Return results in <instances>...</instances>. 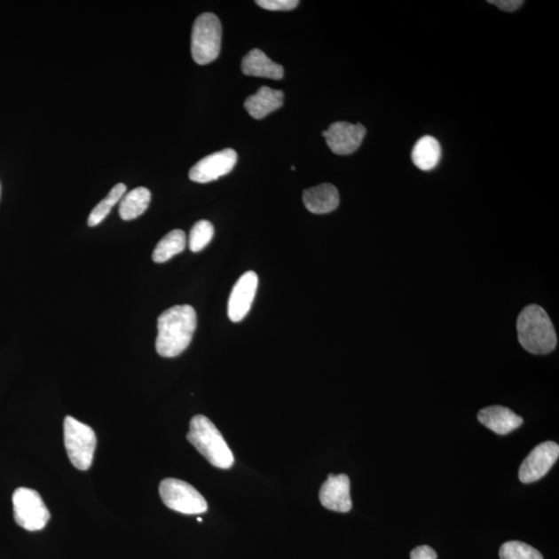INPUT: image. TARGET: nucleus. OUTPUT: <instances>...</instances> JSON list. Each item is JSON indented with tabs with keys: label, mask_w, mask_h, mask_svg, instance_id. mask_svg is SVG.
Instances as JSON below:
<instances>
[{
	"label": "nucleus",
	"mask_w": 559,
	"mask_h": 559,
	"mask_svg": "<svg viewBox=\"0 0 559 559\" xmlns=\"http://www.w3.org/2000/svg\"><path fill=\"white\" fill-rule=\"evenodd\" d=\"M197 314L189 304L164 311L158 319L155 348L161 357L176 358L189 347L196 331Z\"/></svg>",
	"instance_id": "1"
},
{
	"label": "nucleus",
	"mask_w": 559,
	"mask_h": 559,
	"mask_svg": "<svg viewBox=\"0 0 559 559\" xmlns=\"http://www.w3.org/2000/svg\"><path fill=\"white\" fill-rule=\"evenodd\" d=\"M518 339L522 347L532 354H547L555 350V327L546 311L531 304L522 310L517 320Z\"/></svg>",
	"instance_id": "2"
},
{
	"label": "nucleus",
	"mask_w": 559,
	"mask_h": 559,
	"mask_svg": "<svg viewBox=\"0 0 559 559\" xmlns=\"http://www.w3.org/2000/svg\"><path fill=\"white\" fill-rule=\"evenodd\" d=\"M186 438L215 468L221 469L232 468L233 453L221 432L207 416L199 414L191 420L190 431Z\"/></svg>",
	"instance_id": "3"
},
{
	"label": "nucleus",
	"mask_w": 559,
	"mask_h": 559,
	"mask_svg": "<svg viewBox=\"0 0 559 559\" xmlns=\"http://www.w3.org/2000/svg\"><path fill=\"white\" fill-rule=\"evenodd\" d=\"M222 25L213 12H203L193 25L191 51L198 65H208L217 59L221 51Z\"/></svg>",
	"instance_id": "4"
},
{
	"label": "nucleus",
	"mask_w": 559,
	"mask_h": 559,
	"mask_svg": "<svg viewBox=\"0 0 559 559\" xmlns=\"http://www.w3.org/2000/svg\"><path fill=\"white\" fill-rule=\"evenodd\" d=\"M64 435L71 463L79 470L90 469L97 446L95 432L90 426L68 415L64 421Z\"/></svg>",
	"instance_id": "5"
},
{
	"label": "nucleus",
	"mask_w": 559,
	"mask_h": 559,
	"mask_svg": "<svg viewBox=\"0 0 559 559\" xmlns=\"http://www.w3.org/2000/svg\"><path fill=\"white\" fill-rule=\"evenodd\" d=\"M160 496L166 507L185 515H197L208 511V502L192 484L168 477L160 484Z\"/></svg>",
	"instance_id": "6"
},
{
	"label": "nucleus",
	"mask_w": 559,
	"mask_h": 559,
	"mask_svg": "<svg viewBox=\"0 0 559 559\" xmlns=\"http://www.w3.org/2000/svg\"><path fill=\"white\" fill-rule=\"evenodd\" d=\"M14 518L19 526L29 531H42L50 519V513L36 491L18 488L12 494Z\"/></svg>",
	"instance_id": "7"
},
{
	"label": "nucleus",
	"mask_w": 559,
	"mask_h": 559,
	"mask_svg": "<svg viewBox=\"0 0 559 559\" xmlns=\"http://www.w3.org/2000/svg\"><path fill=\"white\" fill-rule=\"evenodd\" d=\"M559 457V446L555 441H546L534 447L519 469V480L531 484L544 477Z\"/></svg>",
	"instance_id": "8"
},
{
	"label": "nucleus",
	"mask_w": 559,
	"mask_h": 559,
	"mask_svg": "<svg viewBox=\"0 0 559 559\" xmlns=\"http://www.w3.org/2000/svg\"><path fill=\"white\" fill-rule=\"evenodd\" d=\"M236 161L238 154L233 149H223L197 161V164L191 168L189 177L193 182L199 184L214 182L232 172Z\"/></svg>",
	"instance_id": "9"
},
{
	"label": "nucleus",
	"mask_w": 559,
	"mask_h": 559,
	"mask_svg": "<svg viewBox=\"0 0 559 559\" xmlns=\"http://www.w3.org/2000/svg\"><path fill=\"white\" fill-rule=\"evenodd\" d=\"M366 133L362 123L337 122L323 130L327 146L335 154H351L362 145Z\"/></svg>",
	"instance_id": "10"
},
{
	"label": "nucleus",
	"mask_w": 559,
	"mask_h": 559,
	"mask_svg": "<svg viewBox=\"0 0 559 559\" xmlns=\"http://www.w3.org/2000/svg\"><path fill=\"white\" fill-rule=\"evenodd\" d=\"M258 288V276L255 272H247L233 286L228 301V317L240 322L250 312Z\"/></svg>",
	"instance_id": "11"
},
{
	"label": "nucleus",
	"mask_w": 559,
	"mask_h": 559,
	"mask_svg": "<svg viewBox=\"0 0 559 559\" xmlns=\"http://www.w3.org/2000/svg\"><path fill=\"white\" fill-rule=\"evenodd\" d=\"M321 505L331 511L348 513L352 508L350 480L348 476L328 475L319 491Z\"/></svg>",
	"instance_id": "12"
},
{
	"label": "nucleus",
	"mask_w": 559,
	"mask_h": 559,
	"mask_svg": "<svg viewBox=\"0 0 559 559\" xmlns=\"http://www.w3.org/2000/svg\"><path fill=\"white\" fill-rule=\"evenodd\" d=\"M477 419L491 431L500 435L512 432L524 424V419L521 416L516 414L511 409L500 405L482 409L477 413Z\"/></svg>",
	"instance_id": "13"
},
{
	"label": "nucleus",
	"mask_w": 559,
	"mask_h": 559,
	"mask_svg": "<svg viewBox=\"0 0 559 559\" xmlns=\"http://www.w3.org/2000/svg\"><path fill=\"white\" fill-rule=\"evenodd\" d=\"M304 207L316 215L332 213L339 207V192L331 184H322L303 191Z\"/></svg>",
	"instance_id": "14"
},
{
	"label": "nucleus",
	"mask_w": 559,
	"mask_h": 559,
	"mask_svg": "<svg viewBox=\"0 0 559 559\" xmlns=\"http://www.w3.org/2000/svg\"><path fill=\"white\" fill-rule=\"evenodd\" d=\"M284 92L272 90L269 86L260 87L259 91L245 101V108L255 120H263L265 116L282 107Z\"/></svg>",
	"instance_id": "15"
},
{
	"label": "nucleus",
	"mask_w": 559,
	"mask_h": 559,
	"mask_svg": "<svg viewBox=\"0 0 559 559\" xmlns=\"http://www.w3.org/2000/svg\"><path fill=\"white\" fill-rule=\"evenodd\" d=\"M242 73L247 76L281 80L284 77V68L267 58L264 51L253 49L241 62Z\"/></svg>",
	"instance_id": "16"
},
{
	"label": "nucleus",
	"mask_w": 559,
	"mask_h": 559,
	"mask_svg": "<svg viewBox=\"0 0 559 559\" xmlns=\"http://www.w3.org/2000/svg\"><path fill=\"white\" fill-rule=\"evenodd\" d=\"M441 147L437 139L432 136H424L415 143L412 158L413 164L421 170L429 171L434 169L439 163Z\"/></svg>",
	"instance_id": "17"
},
{
	"label": "nucleus",
	"mask_w": 559,
	"mask_h": 559,
	"mask_svg": "<svg viewBox=\"0 0 559 559\" xmlns=\"http://www.w3.org/2000/svg\"><path fill=\"white\" fill-rule=\"evenodd\" d=\"M151 191L145 186H139V188L130 191L121 201L120 216L122 219L132 221L145 214L149 203H151Z\"/></svg>",
	"instance_id": "18"
},
{
	"label": "nucleus",
	"mask_w": 559,
	"mask_h": 559,
	"mask_svg": "<svg viewBox=\"0 0 559 559\" xmlns=\"http://www.w3.org/2000/svg\"><path fill=\"white\" fill-rule=\"evenodd\" d=\"M186 245V236L183 230L176 229L161 239L153 253V260L157 264H164L176 255L182 253Z\"/></svg>",
	"instance_id": "19"
},
{
	"label": "nucleus",
	"mask_w": 559,
	"mask_h": 559,
	"mask_svg": "<svg viewBox=\"0 0 559 559\" xmlns=\"http://www.w3.org/2000/svg\"><path fill=\"white\" fill-rule=\"evenodd\" d=\"M127 185L124 184H117L111 189L107 197L103 199L101 202H99L95 209H92L89 220L90 227L98 226V224H101L110 214L111 209L114 207V205L122 201V198L126 194Z\"/></svg>",
	"instance_id": "20"
},
{
	"label": "nucleus",
	"mask_w": 559,
	"mask_h": 559,
	"mask_svg": "<svg viewBox=\"0 0 559 559\" xmlns=\"http://www.w3.org/2000/svg\"><path fill=\"white\" fill-rule=\"evenodd\" d=\"M215 228L213 224L208 220L198 221L190 232V250L194 253L202 251L213 240Z\"/></svg>",
	"instance_id": "21"
},
{
	"label": "nucleus",
	"mask_w": 559,
	"mask_h": 559,
	"mask_svg": "<svg viewBox=\"0 0 559 559\" xmlns=\"http://www.w3.org/2000/svg\"><path fill=\"white\" fill-rule=\"evenodd\" d=\"M500 559H544L533 547L519 540H511L500 547Z\"/></svg>",
	"instance_id": "22"
},
{
	"label": "nucleus",
	"mask_w": 559,
	"mask_h": 559,
	"mask_svg": "<svg viewBox=\"0 0 559 559\" xmlns=\"http://www.w3.org/2000/svg\"><path fill=\"white\" fill-rule=\"evenodd\" d=\"M256 4L269 11H292L300 2L297 0H257Z\"/></svg>",
	"instance_id": "23"
},
{
	"label": "nucleus",
	"mask_w": 559,
	"mask_h": 559,
	"mask_svg": "<svg viewBox=\"0 0 559 559\" xmlns=\"http://www.w3.org/2000/svg\"><path fill=\"white\" fill-rule=\"evenodd\" d=\"M410 559H437V553L427 545L419 546L410 553Z\"/></svg>",
	"instance_id": "24"
},
{
	"label": "nucleus",
	"mask_w": 559,
	"mask_h": 559,
	"mask_svg": "<svg viewBox=\"0 0 559 559\" xmlns=\"http://www.w3.org/2000/svg\"><path fill=\"white\" fill-rule=\"evenodd\" d=\"M489 4H492L497 6V8L506 11V12H515L521 8L522 4L524 2H521V0H490Z\"/></svg>",
	"instance_id": "25"
},
{
	"label": "nucleus",
	"mask_w": 559,
	"mask_h": 559,
	"mask_svg": "<svg viewBox=\"0 0 559 559\" xmlns=\"http://www.w3.org/2000/svg\"><path fill=\"white\" fill-rule=\"evenodd\" d=\"M198 522H202V519L201 518H198Z\"/></svg>",
	"instance_id": "26"
}]
</instances>
